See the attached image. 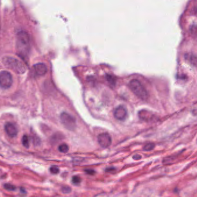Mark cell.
<instances>
[{
	"label": "cell",
	"mask_w": 197,
	"mask_h": 197,
	"mask_svg": "<svg viewBox=\"0 0 197 197\" xmlns=\"http://www.w3.org/2000/svg\"><path fill=\"white\" fill-rule=\"evenodd\" d=\"M61 121L64 126L70 131H73L75 129L76 124L75 119L69 114L63 112L60 116Z\"/></svg>",
	"instance_id": "cell-4"
},
{
	"label": "cell",
	"mask_w": 197,
	"mask_h": 197,
	"mask_svg": "<svg viewBox=\"0 0 197 197\" xmlns=\"http://www.w3.org/2000/svg\"><path fill=\"white\" fill-rule=\"evenodd\" d=\"M68 150H69V147L66 144H62L58 147V150L61 153H65L68 152Z\"/></svg>",
	"instance_id": "cell-11"
},
{
	"label": "cell",
	"mask_w": 197,
	"mask_h": 197,
	"mask_svg": "<svg viewBox=\"0 0 197 197\" xmlns=\"http://www.w3.org/2000/svg\"><path fill=\"white\" fill-rule=\"evenodd\" d=\"M50 171L53 174H57L59 172L60 170H59V169H58V168L57 166H51L50 168Z\"/></svg>",
	"instance_id": "cell-15"
},
{
	"label": "cell",
	"mask_w": 197,
	"mask_h": 197,
	"mask_svg": "<svg viewBox=\"0 0 197 197\" xmlns=\"http://www.w3.org/2000/svg\"><path fill=\"white\" fill-rule=\"evenodd\" d=\"M5 130L7 135L10 138H14L16 137L18 133L17 128L13 124L11 123H7L5 125Z\"/></svg>",
	"instance_id": "cell-8"
},
{
	"label": "cell",
	"mask_w": 197,
	"mask_h": 197,
	"mask_svg": "<svg viewBox=\"0 0 197 197\" xmlns=\"http://www.w3.org/2000/svg\"><path fill=\"white\" fill-rule=\"evenodd\" d=\"M16 50L20 57L26 59L30 50V38L28 34L20 31L16 35Z\"/></svg>",
	"instance_id": "cell-1"
},
{
	"label": "cell",
	"mask_w": 197,
	"mask_h": 197,
	"mask_svg": "<svg viewBox=\"0 0 197 197\" xmlns=\"http://www.w3.org/2000/svg\"><path fill=\"white\" fill-rule=\"evenodd\" d=\"M72 182L75 185H78L81 182V179L80 177L78 176H74L72 178Z\"/></svg>",
	"instance_id": "cell-14"
},
{
	"label": "cell",
	"mask_w": 197,
	"mask_h": 197,
	"mask_svg": "<svg viewBox=\"0 0 197 197\" xmlns=\"http://www.w3.org/2000/svg\"><path fill=\"white\" fill-rule=\"evenodd\" d=\"M3 187H4L5 189H6V190H8V191H15L16 189V186H15L13 185L9 184V183H6V184L4 185Z\"/></svg>",
	"instance_id": "cell-12"
},
{
	"label": "cell",
	"mask_w": 197,
	"mask_h": 197,
	"mask_svg": "<svg viewBox=\"0 0 197 197\" xmlns=\"http://www.w3.org/2000/svg\"><path fill=\"white\" fill-rule=\"evenodd\" d=\"M61 191L63 193L68 194L71 191V189L68 186H64L61 189Z\"/></svg>",
	"instance_id": "cell-16"
},
{
	"label": "cell",
	"mask_w": 197,
	"mask_h": 197,
	"mask_svg": "<svg viewBox=\"0 0 197 197\" xmlns=\"http://www.w3.org/2000/svg\"><path fill=\"white\" fill-rule=\"evenodd\" d=\"M141 156L140 155H139V154H135V155H134L133 156V158L134 159V160H139V159H141Z\"/></svg>",
	"instance_id": "cell-19"
},
{
	"label": "cell",
	"mask_w": 197,
	"mask_h": 197,
	"mask_svg": "<svg viewBox=\"0 0 197 197\" xmlns=\"http://www.w3.org/2000/svg\"><path fill=\"white\" fill-rule=\"evenodd\" d=\"M22 144L23 145L24 147L26 148H28L30 147V140H29V138L27 135H24L23 138H22Z\"/></svg>",
	"instance_id": "cell-10"
},
{
	"label": "cell",
	"mask_w": 197,
	"mask_h": 197,
	"mask_svg": "<svg viewBox=\"0 0 197 197\" xmlns=\"http://www.w3.org/2000/svg\"><path fill=\"white\" fill-rule=\"evenodd\" d=\"M155 148V145L153 143H148V144H146L143 150L144 151H150L152 150L153 149H154Z\"/></svg>",
	"instance_id": "cell-13"
},
{
	"label": "cell",
	"mask_w": 197,
	"mask_h": 197,
	"mask_svg": "<svg viewBox=\"0 0 197 197\" xmlns=\"http://www.w3.org/2000/svg\"><path fill=\"white\" fill-rule=\"evenodd\" d=\"M114 170H115V168H114V167H110V168H106L105 171H106V172H111L112 171H114Z\"/></svg>",
	"instance_id": "cell-18"
},
{
	"label": "cell",
	"mask_w": 197,
	"mask_h": 197,
	"mask_svg": "<svg viewBox=\"0 0 197 197\" xmlns=\"http://www.w3.org/2000/svg\"><path fill=\"white\" fill-rule=\"evenodd\" d=\"M13 83V78L10 72L3 71L0 72V87L7 89L11 87Z\"/></svg>",
	"instance_id": "cell-5"
},
{
	"label": "cell",
	"mask_w": 197,
	"mask_h": 197,
	"mask_svg": "<svg viewBox=\"0 0 197 197\" xmlns=\"http://www.w3.org/2000/svg\"><path fill=\"white\" fill-rule=\"evenodd\" d=\"M127 115L126 109L123 106L117 107L114 110V116L119 120H124Z\"/></svg>",
	"instance_id": "cell-7"
},
{
	"label": "cell",
	"mask_w": 197,
	"mask_h": 197,
	"mask_svg": "<svg viewBox=\"0 0 197 197\" xmlns=\"http://www.w3.org/2000/svg\"><path fill=\"white\" fill-rule=\"evenodd\" d=\"M98 142L101 147L108 148L112 144V139L108 133H102L98 137Z\"/></svg>",
	"instance_id": "cell-6"
},
{
	"label": "cell",
	"mask_w": 197,
	"mask_h": 197,
	"mask_svg": "<svg viewBox=\"0 0 197 197\" xmlns=\"http://www.w3.org/2000/svg\"><path fill=\"white\" fill-rule=\"evenodd\" d=\"M33 69L38 76L44 75L47 72V67L44 63H38L34 65Z\"/></svg>",
	"instance_id": "cell-9"
},
{
	"label": "cell",
	"mask_w": 197,
	"mask_h": 197,
	"mask_svg": "<svg viewBox=\"0 0 197 197\" xmlns=\"http://www.w3.org/2000/svg\"><path fill=\"white\" fill-rule=\"evenodd\" d=\"M85 171L87 174L90 175H93L96 173L95 171H94L93 169H86L85 170Z\"/></svg>",
	"instance_id": "cell-17"
},
{
	"label": "cell",
	"mask_w": 197,
	"mask_h": 197,
	"mask_svg": "<svg viewBox=\"0 0 197 197\" xmlns=\"http://www.w3.org/2000/svg\"><path fill=\"white\" fill-rule=\"evenodd\" d=\"M2 62L6 67L17 74H23L27 69L25 64L22 61L13 57H4L2 58Z\"/></svg>",
	"instance_id": "cell-2"
},
{
	"label": "cell",
	"mask_w": 197,
	"mask_h": 197,
	"mask_svg": "<svg viewBox=\"0 0 197 197\" xmlns=\"http://www.w3.org/2000/svg\"><path fill=\"white\" fill-rule=\"evenodd\" d=\"M129 85L131 91L139 98L142 100H146L148 98V92L138 80L133 79L131 80Z\"/></svg>",
	"instance_id": "cell-3"
}]
</instances>
